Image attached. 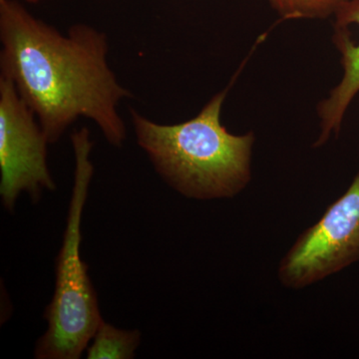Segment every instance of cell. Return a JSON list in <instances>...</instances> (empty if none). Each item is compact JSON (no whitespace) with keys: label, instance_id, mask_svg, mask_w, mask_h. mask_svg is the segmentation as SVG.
I'll use <instances>...</instances> for the list:
<instances>
[{"label":"cell","instance_id":"1","mask_svg":"<svg viewBox=\"0 0 359 359\" xmlns=\"http://www.w3.org/2000/svg\"><path fill=\"white\" fill-rule=\"evenodd\" d=\"M0 40L1 75L32 108L49 144L85 117L121 147L127 130L118 106L132 94L108 65L105 33L75 25L65 35L16 0H0Z\"/></svg>","mask_w":359,"mask_h":359},{"label":"cell","instance_id":"2","mask_svg":"<svg viewBox=\"0 0 359 359\" xmlns=\"http://www.w3.org/2000/svg\"><path fill=\"white\" fill-rule=\"evenodd\" d=\"M228 90L212 97L193 119L180 124H158L130 110L139 146L161 177L186 197L233 198L252 179L254 132L231 134L222 124Z\"/></svg>","mask_w":359,"mask_h":359},{"label":"cell","instance_id":"3","mask_svg":"<svg viewBox=\"0 0 359 359\" xmlns=\"http://www.w3.org/2000/svg\"><path fill=\"white\" fill-rule=\"evenodd\" d=\"M75 156L74 185L62 247L56 264V285L44 313L48 328L37 342L35 358L78 359L102 321L95 290L80 255L81 219L94 173L88 129L71 135Z\"/></svg>","mask_w":359,"mask_h":359},{"label":"cell","instance_id":"4","mask_svg":"<svg viewBox=\"0 0 359 359\" xmlns=\"http://www.w3.org/2000/svg\"><path fill=\"white\" fill-rule=\"evenodd\" d=\"M359 261V171L346 192L295 241L278 276L287 289L325 280Z\"/></svg>","mask_w":359,"mask_h":359},{"label":"cell","instance_id":"5","mask_svg":"<svg viewBox=\"0 0 359 359\" xmlns=\"http://www.w3.org/2000/svg\"><path fill=\"white\" fill-rule=\"evenodd\" d=\"M36 116L11 79L0 75V196L13 212L20 193L37 202L55 183L47 166L49 144Z\"/></svg>","mask_w":359,"mask_h":359},{"label":"cell","instance_id":"6","mask_svg":"<svg viewBox=\"0 0 359 359\" xmlns=\"http://www.w3.org/2000/svg\"><path fill=\"white\" fill-rule=\"evenodd\" d=\"M334 43L344 75L318 107L320 134L314 147L339 135L346 111L359 93V0H347L334 15Z\"/></svg>","mask_w":359,"mask_h":359},{"label":"cell","instance_id":"7","mask_svg":"<svg viewBox=\"0 0 359 359\" xmlns=\"http://www.w3.org/2000/svg\"><path fill=\"white\" fill-rule=\"evenodd\" d=\"M138 330H118L102 320L87 351L88 359H130L140 344Z\"/></svg>","mask_w":359,"mask_h":359},{"label":"cell","instance_id":"8","mask_svg":"<svg viewBox=\"0 0 359 359\" xmlns=\"http://www.w3.org/2000/svg\"><path fill=\"white\" fill-rule=\"evenodd\" d=\"M283 20H327L347 0H266Z\"/></svg>","mask_w":359,"mask_h":359},{"label":"cell","instance_id":"9","mask_svg":"<svg viewBox=\"0 0 359 359\" xmlns=\"http://www.w3.org/2000/svg\"><path fill=\"white\" fill-rule=\"evenodd\" d=\"M26 1L32 2V4H35V2L39 1V0H26Z\"/></svg>","mask_w":359,"mask_h":359}]
</instances>
